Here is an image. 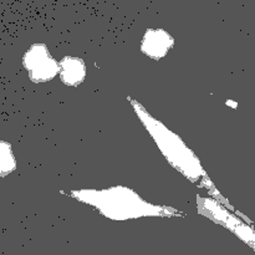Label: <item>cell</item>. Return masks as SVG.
Returning a JSON list of instances; mask_svg holds the SVG:
<instances>
[{"label":"cell","instance_id":"obj_1","mask_svg":"<svg viewBox=\"0 0 255 255\" xmlns=\"http://www.w3.org/2000/svg\"><path fill=\"white\" fill-rule=\"evenodd\" d=\"M71 196L77 201L94 207L102 216L112 221H127L139 217L177 216L173 208L147 203L138 194L127 187L117 186L101 191L82 189L72 191Z\"/></svg>","mask_w":255,"mask_h":255},{"label":"cell","instance_id":"obj_2","mask_svg":"<svg viewBox=\"0 0 255 255\" xmlns=\"http://www.w3.org/2000/svg\"><path fill=\"white\" fill-rule=\"evenodd\" d=\"M128 101L131 102L133 106L134 111L138 115L141 119L142 124L144 125L147 131L151 133L156 143L161 148L162 153L166 156L167 161L176 167L178 171H181L184 176L188 179H191L194 183L201 184L202 187L207 186L211 187L212 189L214 188L213 184L208 179L207 174L204 173L203 168H202L201 163L194 156L193 152L182 142V139L178 136L173 133L172 131L167 129L161 122L156 121L143 107L139 104H137L134 100L129 99ZM214 191V189H213Z\"/></svg>","mask_w":255,"mask_h":255},{"label":"cell","instance_id":"obj_3","mask_svg":"<svg viewBox=\"0 0 255 255\" xmlns=\"http://www.w3.org/2000/svg\"><path fill=\"white\" fill-rule=\"evenodd\" d=\"M22 65L35 84L54 80L59 75V62L44 44H34L22 56Z\"/></svg>","mask_w":255,"mask_h":255},{"label":"cell","instance_id":"obj_4","mask_svg":"<svg viewBox=\"0 0 255 255\" xmlns=\"http://www.w3.org/2000/svg\"><path fill=\"white\" fill-rule=\"evenodd\" d=\"M173 45V36L167 31L162 29H148L142 37L139 49L146 56L159 60L168 54Z\"/></svg>","mask_w":255,"mask_h":255},{"label":"cell","instance_id":"obj_5","mask_svg":"<svg viewBox=\"0 0 255 255\" xmlns=\"http://www.w3.org/2000/svg\"><path fill=\"white\" fill-rule=\"evenodd\" d=\"M59 69L60 79L66 86H79L86 77V65L80 57L65 56L59 62Z\"/></svg>","mask_w":255,"mask_h":255},{"label":"cell","instance_id":"obj_6","mask_svg":"<svg viewBox=\"0 0 255 255\" xmlns=\"http://www.w3.org/2000/svg\"><path fill=\"white\" fill-rule=\"evenodd\" d=\"M0 171H1V176L5 177L9 173L15 171L16 168V162H15L14 154H12L11 146L7 143L6 141H1L0 143Z\"/></svg>","mask_w":255,"mask_h":255},{"label":"cell","instance_id":"obj_7","mask_svg":"<svg viewBox=\"0 0 255 255\" xmlns=\"http://www.w3.org/2000/svg\"><path fill=\"white\" fill-rule=\"evenodd\" d=\"M226 105L227 106H232L233 109H238V104L236 101H233V100H227Z\"/></svg>","mask_w":255,"mask_h":255},{"label":"cell","instance_id":"obj_8","mask_svg":"<svg viewBox=\"0 0 255 255\" xmlns=\"http://www.w3.org/2000/svg\"><path fill=\"white\" fill-rule=\"evenodd\" d=\"M251 237H252V238H253V239H255V233H254L253 231H252V233H251ZM254 247H255V244H254Z\"/></svg>","mask_w":255,"mask_h":255}]
</instances>
